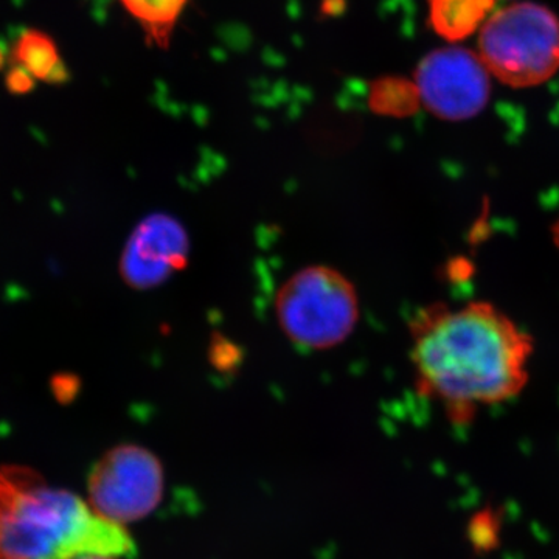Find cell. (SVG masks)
<instances>
[{
  "instance_id": "9c48e42d",
  "label": "cell",
  "mask_w": 559,
  "mask_h": 559,
  "mask_svg": "<svg viewBox=\"0 0 559 559\" xmlns=\"http://www.w3.org/2000/svg\"><path fill=\"white\" fill-rule=\"evenodd\" d=\"M495 0H429L430 25L441 38H468L481 25Z\"/></svg>"
},
{
  "instance_id": "30bf717a",
  "label": "cell",
  "mask_w": 559,
  "mask_h": 559,
  "mask_svg": "<svg viewBox=\"0 0 559 559\" xmlns=\"http://www.w3.org/2000/svg\"><path fill=\"white\" fill-rule=\"evenodd\" d=\"M120 2L142 25L151 43L167 47L173 28L189 0H120Z\"/></svg>"
},
{
  "instance_id": "ba28073f",
  "label": "cell",
  "mask_w": 559,
  "mask_h": 559,
  "mask_svg": "<svg viewBox=\"0 0 559 559\" xmlns=\"http://www.w3.org/2000/svg\"><path fill=\"white\" fill-rule=\"evenodd\" d=\"M11 58L36 80L62 84L70 79L69 69L60 57L57 44L39 31H25L14 40Z\"/></svg>"
},
{
  "instance_id": "9a60e30c",
  "label": "cell",
  "mask_w": 559,
  "mask_h": 559,
  "mask_svg": "<svg viewBox=\"0 0 559 559\" xmlns=\"http://www.w3.org/2000/svg\"><path fill=\"white\" fill-rule=\"evenodd\" d=\"M79 559H117L116 557H105V555H90V557H81Z\"/></svg>"
},
{
  "instance_id": "5bb4252c",
  "label": "cell",
  "mask_w": 559,
  "mask_h": 559,
  "mask_svg": "<svg viewBox=\"0 0 559 559\" xmlns=\"http://www.w3.org/2000/svg\"><path fill=\"white\" fill-rule=\"evenodd\" d=\"M5 62H7V50L3 49L2 46H0V69H2L3 66H5Z\"/></svg>"
},
{
  "instance_id": "8992f818",
  "label": "cell",
  "mask_w": 559,
  "mask_h": 559,
  "mask_svg": "<svg viewBox=\"0 0 559 559\" xmlns=\"http://www.w3.org/2000/svg\"><path fill=\"white\" fill-rule=\"evenodd\" d=\"M423 105L444 120L477 116L489 97L488 69L465 49L432 51L415 73Z\"/></svg>"
},
{
  "instance_id": "52a82bcc",
  "label": "cell",
  "mask_w": 559,
  "mask_h": 559,
  "mask_svg": "<svg viewBox=\"0 0 559 559\" xmlns=\"http://www.w3.org/2000/svg\"><path fill=\"white\" fill-rule=\"evenodd\" d=\"M189 249V235L179 221L165 213L146 216L121 252V278L134 289L159 286L186 266Z\"/></svg>"
},
{
  "instance_id": "3957f363",
  "label": "cell",
  "mask_w": 559,
  "mask_h": 559,
  "mask_svg": "<svg viewBox=\"0 0 559 559\" xmlns=\"http://www.w3.org/2000/svg\"><path fill=\"white\" fill-rule=\"evenodd\" d=\"M274 311L283 334L296 347L323 352L352 336L359 322V297L341 271L312 264L280 286Z\"/></svg>"
},
{
  "instance_id": "6da1fadb",
  "label": "cell",
  "mask_w": 559,
  "mask_h": 559,
  "mask_svg": "<svg viewBox=\"0 0 559 559\" xmlns=\"http://www.w3.org/2000/svg\"><path fill=\"white\" fill-rule=\"evenodd\" d=\"M411 337L418 392L454 423L516 399L527 385L532 336L489 301L423 308Z\"/></svg>"
},
{
  "instance_id": "5b68a950",
  "label": "cell",
  "mask_w": 559,
  "mask_h": 559,
  "mask_svg": "<svg viewBox=\"0 0 559 559\" xmlns=\"http://www.w3.org/2000/svg\"><path fill=\"white\" fill-rule=\"evenodd\" d=\"M164 488L160 460L146 448L132 443L106 452L87 479L92 509L123 527L153 513L164 498Z\"/></svg>"
},
{
  "instance_id": "277c9868",
  "label": "cell",
  "mask_w": 559,
  "mask_h": 559,
  "mask_svg": "<svg viewBox=\"0 0 559 559\" xmlns=\"http://www.w3.org/2000/svg\"><path fill=\"white\" fill-rule=\"evenodd\" d=\"M480 60L511 87L538 86L559 69V20L538 3H514L480 32Z\"/></svg>"
},
{
  "instance_id": "7a4b0ae2",
  "label": "cell",
  "mask_w": 559,
  "mask_h": 559,
  "mask_svg": "<svg viewBox=\"0 0 559 559\" xmlns=\"http://www.w3.org/2000/svg\"><path fill=\"white\" fill-rule=\"evenodd\" d=\"M134 551L123 525L100 516L90 502L49 487L24 466L0 468V559L121 558Z\"/></svg>"
},
{
  "instance_id": "8fae6325",
  "label": "cell",
  "mask_w": 559,
  "mask_h": 559,
  "mask_svg": "<svg viewBox=\"0 0 559 559\" xmlns=\"http://www.w3.org/2000/svg\"><path fill=\"white\" fill-rule=\"evenodd\" d=\"M421 98L417 84L404 79L378 80L370 92V106L384 116L406 117L418 109Z\"/></svg>"
},
{
  "instance_id": "4fadbf2b",
  "label": "cell",
  "mask_w": 559,
  "mask_h": 559,
  "mask_svg": "<svg viewBox=\"0 0 559 559\" xmlns=\"http://www.w3.org/2000/svg\"><path fill=\"white\" fill-rule=\"evenodd\" d=\"M35 76L31 75L27 70L16 64L9 73H7L5 86L11 94L24 95L33 91V87H35Z\"/></svg>"
},
{
  "instance_id": "7c38bea8",
  "label": "cell",
  "mask_w": 559,
  "mask_h": 559,
  "mask_svg": "<svg viewBox=\"0 0 559 559\" xmlns=\"http://www.w3.org/2000/svg\"><path fill=\"white\" fill-rule=\"evenodd\" d=\"M81 382L79 377L70 373L55 374L51 378V392H53L55 399L60 401L62 404H68L79 395Z\"/></svg>"
}]
</instances>
